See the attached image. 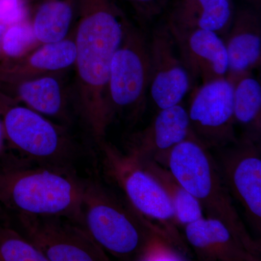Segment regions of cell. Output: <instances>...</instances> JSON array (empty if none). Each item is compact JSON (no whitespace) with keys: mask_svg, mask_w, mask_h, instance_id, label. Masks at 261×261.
Returning a JSON list of instances; mask_svg holds the SVG:
<instances>
[{"mask_svg":"<svg viewBox=\"0 0 261 261\" xmlns=\"http://www.w3.org/2000/svg\"><path fill=\"white\" fill-rule=\"evenodd\" d=\"M185 238L199 260L260 261L219 219L201 218L185 226Z\"/></svg>","mask_w":261,"mask_h":261,"instance_id":"cell-16","label":"cell"},{"mask_svg":"<svg viewBox=\"0 0 261 261\" xmlns=\"http://www.w3.org/2000/svg\"><path fill=\"white\" fill-rule=\"evenodd\" d=\"M233 84V113L236 123L247 127L249 132L260 136L261 86L252 73L243 75Z\"/></svg>","mask_w":261,"mask_h":261,"instance_id":"cell-21","label":"cell"},{"mask_svg":"<svg viewBox=\"0 0 261 261\" xmlns=\"http://www.w3.org/2000/svg\"><path fill=\"white\" fill-rule=\"evenodd\" d=\"M20 233L47 261H106L107 254L85 227L63 216L17 214Z\"/></svg>","mask_w":261,"mask_h":261,"instance_id":"cell-8","label":"cell"},{"mask_svg":"<svg viewBox=\"0 0 261 261\" xmlns=\"http://www.w3.org/2000/svg\"><path fill=\"white\" fill-rule=\"evenodd\" d=\"M0 119L5 141L29 162L73 167L80 145L68 126L20 104L0 92Z\"/></svg>","mask_w":261,"mask_h":261,"instance_id":"cell-6","label":"cell"},{"mask_svg":"<svg viewBox=\"0 0 261 261\" xmlns=\"http://www.w3.org/2000/svg\"><path fill=\"white\" fill-rule=\"evenodd\" d=\"M75 60L74 29L63 40L38 46L27 54L0 61V84L69 70Z\"/></svg>","mask_w":261,"mask_h":261,"instance_id":"cell-14","label":"cell"},{"mask_svg":"<svg viewBox=\"0 0 261 261\" xmlns=\"http://www.w3.org/2000/svg\"><path fill=\"white\" fill-rule=\"evenodd\" d=\"M2 215V208H1V205H0V217H1Z\"/></svg>","mask_w":261,"mask_h":261,"instance_id":"cell-28","label":"cell"},{"mask_svg":"<svg viewBox=\"0 0 261 261\" xmlns=\"http://www.w3.org/2000/svg\"><path fill=\"white\" fill-rule=\"evenodd\" d=\"M234 16L231 0H178L168 23L187 29L227 34Z\"/></svg>","mask_w":261,"mask_h":261,"instance_id":"cell-18","label":"cell"},{"mask_svg":"<svg viewBox=\"0 0 261 261\" xmlns=\"http://www.w3.org/2000/svg\"><path fill=\"white\" fill-rule=\"evenodd\" d=\"M106 177L124 194L130 207L171 245L187 255L188 249L178 229L174 212L163 187L126 151L102 140L97 142Z\"/></svg>","mask_w":261,"mask_h":261,"instance_id":"cell-4","label":"cell"},{"mask_svg":"<svg viewBox=\"0 0 261 261\" xmlns=\"http://www.w3.org/2000/svg\"><path fill=\"white\" fill-rule=\"evenodd\" d=\"M5 137L4 133V128H3V123L0 119V154L3 153L5 149Z\"/></svg>","mask_w":261,"mask_h":261,"instance_id":"cell-26","label":"cell"},{"mask_svg":"<svg viewBox=\"0 0 261 261\" xmlns=\"http://www.w3.org/2000/svg\"><path fill=\"white\" fill-rule=\"evenodd\" d=\"M260 137L248 132L235 143L213 150L231 197L240 202L247 221L259 233L261 231Z\"/></svg>","mask_w":261,"mask_h":261,"instance_id":"cell-9","label":"cell"},{"mask_svg":"<svg viewBox=\"0 0 261 261\" xmlns=\"http://www.w3.org/2000/svg\"><path fill=\"white\" fill-rule=\"evenodd\" d=\"M132 24L118 0H79L74 27V106L96 142L111 120L108 80L113 57Z\"/></svg>","mask_w":261,"mask_h":261,"instance_id":"cell-1","label":"cell"},{"mask_svg":"<svg viewBox=\"0 0 261 261\" xmlns=\"http://www.w3.org/2000/svg\"><path fill=\"white\" fill-rule=\"evenodd\" d=\"M139 161L166 192L172 205L178 226H185L204 217L203 210L198 201L176 181L167 168L152 159Z\"/></svg>","mask_w":261,"mask_h":261,"instance_id":"cell-20","label":"cell"},{"mask_svg":"<svg viewBox=\"0 0 261 261\" xmlns=\"http://www.w3.org/2000/svg\"><path fill=\"white\" fill-rule=\"evenodd\" d=\"M150 70L149 42L142 31L132 23L110 66L107 92L111 122L118 116L136 121L142 114Z\"/></svg>","mask_w":261,"mask_h":261,"instance_id":"cell-7","label":"cell"},{"mask_svg":"<svg viewBox=\"0 0 261 261\" xmlns=\"http://www.w3.org/2000/svg\"><path fill=\"white\" fill-rule=\"evenodd\" d=\"M40 44L29 19L10 24L2 40L0 61L20 58Z\"/></svg>","mask_w":261,"mask_h":261,"instance_id":"cell-22","label":"cell"},{"mask_svg":"<svg viewBox=\"0 0 261 261\" xmlns=\"http://www.w3.org/2000/svg\"><path fill=\"white\" fill-rule=\"evenodd\" d=\"M192 134L206 148L235 143L233 84L226 77L202 84L192 95L188 111Z\"/></svg>","mask_w":261,"mask_h":261,"instance_id":"cell-10","label":"cell"},{"mask_svg":"<svg viewBox=\"0 0 261 261\" xmlns=\"http://www.w3.org/2000/svg\"><path fill=\"white\" fill-rule=\"evenodd\" d=\"M82 222L105 252L123 260H137L149 238L150 227L128 202L107 187L86 180Z\"/></svg>","mask_w":261,"mask_h":261,"instance_id":"cell-5","label":"cell"},{"mask_svg":"<svg viewBox=\"0 0 261 261\" xmlns=\"http://www.w3.org/2000/svg\"><path fill=\"white\" fill-rule=\"evenodd\" d=\"M141 23H148L162 14L168 0H123Z\"/></svg>","mask_w":261,"mask_h":261,"instance_id":"cell-24","label":"cell"},{"mask_svg":"<svg viewBox=\"0 0 261 261\" xmlns=\"http://www.w3.org/2000/svg\"><path fill=\"white\" fill-rule=\"evenodd\" d=\"M167 25L192 79H200L205 84L226 76L227 51L221 36L211 31Z\"/></svg>","mask_w":261,"mask_h":261,"instance_id":"cell-13","label":"cell"},{"mask_svg":"<svg viewBox=\"0 0 261 261\" xmlns=\"http://www.w3.org/2000/svg\"><path fill=\"white\" fill-rule=\"evenodd\" d=\"M167 24L152 33L149 42V92L159 110L181 104L191 87V76L184 64Z\"/></svg>","mask_w":261,"mask_h":261,"instance_id":"cell-11","label":"cell"},{"mask_svg":"<svg viewBox=\"0 0 261 261\" xmlns=\"http://www.w3.org/2000/svg\"><path fill=\"white\" fill-rule=\"evenodd\" d=\"M0 261H47L21 233L0 227Z\"/></svg>","mask_w":261,"mask_h":261,"instance_id":"cell-23","label":"cell"},{"mask_svg":"<svg viewBox=\"0 0 261 261\" xmlns=\"http://www.w3.org/2000/svg\"><path fill=\"white\" fill-rule=\"evenodd\" d=\"M8 25L0 24V51H1L2 40H3V35Z\"/></svg>","mask_w":261,"mask_h":261,"instance_id":"cell-27","label":"cell"},{"mask_svg":"<svg viewBox=\"0 0 261 261\" xmlns=\"http://www.w3.org/2000/svg\"><path fill=\"white\" fill-rule=\"evenodd\" d=\"M36 165L0 170V204L17 214L63 216L83 225L86 180L73 167Z\"/></svg>","mask_w":261,"mask_h":261,"instance_id":"cell-3","label":"cell"},{"mask_svg":"<svg viewBox=\"0 0 261 261\" xmlns=\"http://www.w3.org/2000/svg\"><path fill=\"white\" fill-rule=\"evenodd\" d=\"M152 160L167 168L195 197L207 217L222 221L249 252L260 259V241L247 231L210 149L192 136Z\"/></svg>","mask_w":261,"mask_h":261,"instance_id":"cell-2","label":"cell"},{"mask_svg":"<svg viewBox=\"0 0 261 261\" xmlns=\"http://www.w3.org/2000/svg\"><path fill=\"white\" fill-rule=\"evenodd\" d=\"M29 20L39 42L63 40L74 27L79 0H29Z\"/></svg>","mask_w":261,"mask_h":261,"instance_id":"cell-19","label":"cell"},{"mask_svg":"<svg viewBox=\"0 0 261 261\" xmlns=\"http://www.w3.org/2000/svg\"><path fill=\"white\" fill-rule=\"evenodd\" d=\"M67 71L49 73L16 83L0 84V92L15 102L65 126L71 123L73 88Z\"/></svg>","mask_w":261,"mask_h":261,"instance_id":"cell-12","label":"cell"},{"mask_svg":"<svg viewBox=\"0 0 261 261\" xmlns=\"http://www.w3.org/2000/svg\"><path fill=\"white\" fill-rule=\"evenodd\" d=\"M192 136L188 112L178 104L159 110L148 126L132 135L126 151L139 160L154 159Z\"/></svg>","mask_w":261,"mask_h":261,"instance_id":"cell-15","label":"cell"},{"mask_svg":"<svg viewBox=\"0 0 261 261\" xmlns=\"http://www.w3.org/2000/svg\"><path fill=\"white\" fill-rule=\"evenodd\" d=\"M29 0H0V24L10 25L29 19Z\"/></svg>","mask_w":261,"mask_h":261,"instance_id":"cell-25","label":"cell"},{"mask_svg":"<svg viewBox=\"0 0 261 261\" xmlns=\"http://www.w3.org/2000/svg\"><path fill=\"white\" fill-rule=\"evenodd\" d=\"M224 41L228 69L226 78L234 83L260 64L261 29L258 15L251 10H240L233 16Z\"/></svg>","mask_w":261,"mask_h":261,"instance_id":"cell-17","label":"cell"}]
</instances>
